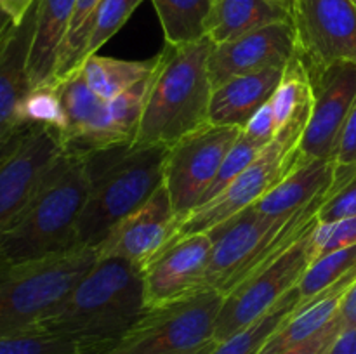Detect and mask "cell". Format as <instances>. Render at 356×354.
<instances>
[{
    "label": "cell",
    "mask_w": 356,
    "mask_h": 354,
    "mask_svg": "<svg viewBox=\"0 0 356 354\" xmlns=\"http://www.w3.org/2000/svg\"><path fill=\"white\" fill-rule=\"evenodd\" d=\"M337 318H339L343 330L356 328V283L350 288V292L344 295Z\"/></svg>",
    "instance_id": "39"
},
{
    "label": "cell",
    "mask_w": 356,
    "mask_h": 354,
    "mask_svg": "<svg viewBox=\"0 0 356 354\" xmlns=\"http://www.w3.org/2000/svg\"><path fill=\"white\" fill-rule=\"evenodd\" d=\"M275 132H277V125H275L273 106H271L270 99L249 118L245 127L242 128V134L252 142H256V144L266 148L275 139Z\"/></svg>",
    "instance_id": "36"
},
{
    "label": "cell",
    "mask_w": 356,
    "mask_h": 354,
    "mask_svg": "<svg viewBox=\"0 0 356 354\" xmlns=\"http://www.w3.org/2000/svg\"><path fill=\"white\" fill-rule=\"evenodd\" d=\"M17 125L23 128H51L58 132L63 139V135L68 130V120H66L65 108H63L54 83L33 87L24 96L17 108Z\"/></svg>",
    "instance_id": "26"
},
{
    "label": "cell",
    "mask_w": 356,
    "mask_h": 354,
    "mask_svg": "<svg viewBox=\"0 0 356 354\" xmlns=\"http://www.w3.org/2000/svg\"><path fill=\"white\" fill-rule=\"evenodd\" d=\"M355 2H356V0H355Z\"/></svg>",
    "instance_id": "47"
},
{
    "label": "cell",
    "mask_w": 356,
    "mask_h": 354,
    "mask_svg": "<svg viewBox=\"0 0 356 354\" xmlns=\"http://www.w3.org/2000/svg\"><path fill=\"white\" fill-rule=\"evenodd\" d=\"M145 311L143 269L124 259L97 257L86 276L38 323L35 332L113 346Z\"/></svg>",
    "instance_id": "1"
},
{
    "label": "cell",
    "mask_w": 356,
    "mask_h": 354,
    "mask_svg": "<svg viewBox=\"0 0 356 354\" xmlns=\"http://www.w3.org/2000/svg\"><path fill=\"white\" fill-rule=\"evenodd\" d=\"M271 106L277 125L275 139L298 149L313 108L312 78L299 54L285 68L271 97Z\"/></svg>",
    "instance_id": "21"
},
{
    "label": "cell",
    "mask_w": 356,
    "mask_h": 354,
    "mask_svg": "<svg viewBox=\"0 0 356 354\" xmlns=\"http://www.w3.org/2000/svg\"><path fill=\"white\" fill-rule=\"evenodd\" d=\"M165 44L170 47L207 38V23L214 0H152Z\"/></svg>",
    "instance_id": "24"
},
{
    "label": "cell",
    "mask_w": 356,
    "mask_h": 354,
    "mask_svg": "<svg viewBox=\"0 0 356 354\" xmlns=\"http://www.w3.org/2000/svg\"><path fill=\"white\" fill-rule=\"evenodd\" d=\"M306 229L271 260L243 278L225 295L214 330L216 342L229 339L266 314L282 297L296 288L315 260L313 229Z\"/></svg>",
    "instance_id": "8"
},
{
    "label": "cell",
    "mask_w": 356,
    "mask_h": 354,
    "mask_svg": "<svg viewBox=\"0 0 356 354\" xmlns=\"http://www.w3.org/2000/svg\"><path fill=\"white\" fill-rule=\"evenodd\" d=\"M103 344H86L47 332H23L0 337V354H79Z\"/></svg>",
    "instance_id": "30"
},
{
    "label": "cell",
    "mask_w": 356,
    "mask_h": 354,
    "mask_svg": "<svg viewBox=\"0 0 356 354\" xmlns=\"http://www.w3.org/2000/svg\"><path fill=\"white\" fill-rule=\"evenodd\" d=\"M21 137H23V135H21ZM7 153H9V151H7ZM7 153H6V155H7ZM6 155H2V156H0V160H2V158H3V156H6Z\"/></svg>",
    "instance_id": "46"
},
{
    "label": "cell",
    "mask_w": 356,
    "mask_h": 354,
    "mask_svg": "<svg viewBox=\"0 0 356 354\" xmlns=\"http://www.w3.org/2000/svg\"><path fill=\"white\" fill-rule=\"evenodd\" d=\"M63 151L58 132L30 127L0 160V233L23 212Z\"/></svg>",
    "instance_id": "13"
},
{
    "label": "cell",
    "mask_w": 356,
    "mask_h": 354,
    "mask_svg": "<svg viewBox=\"0 0 356 354\" xmlns=\"http://www.w3.org/2000/svg\"><path fill=\"white\" fill-rule=\"evenodd\" d=\"M212 252L209 233L170 243L143 267L146 309L162 307L191 297L204 288V276Z\"/></svg>",
    "instance_id": "15"
},
{
    "label": "cell",
    "mask_w": 356,
    "mask_h": 354,
    "mask_svg": "<svg viewBox=\"0 0 356 354\" xmlns=\"http://www.w3.org/2000/svg\"><path fill=\"white\" fill-rule=\"evenodd\" d=\"M332 163H334V184L343 183L351 172L356 170V101L351 108L350 115H348L346 121L343 125L339 139H337L336 149L332 153Z\"/></svg>",
    "instance_id": "35"
},
{
    "label": "cell",
    "mask_w": 356,
    "mask_h": 354,
    "mask_svg": "<svg viewBox=\"0 0 356 354\" xmlns=\"http://www.w3.org/2000/svg\"><path fill=\"white\" fill-rule=\"evenodd\" d=\"M148 83L149 78L131 87V89L124 90L117 97L108 101V110H110L113 128L117 132L118 139L125 142V144H131L136 135V130H138L139 118H141L143 106H145L146 92H148Z\"/></svg>",
    "instance_id": "31"
},
{
    "label": "cell",
    "mask_w": 356,
    "mask_h": 354,
    "mask_svg": "<svg viewBox=\"0 0 356 354\" xmlns=\"http://www.w3.org/2000/svg\"><path fill=\"white\" fill-rule=\"evenodd\" d=\"M165 146L118 144L89 153V193L73 248H97L108 233L138 210L163 184Z\"/></svg>",
    "instance_id": "4"
},
{
    "label": "cell",
    "mask_w": 356,
    "mask_h": 354,
    "mask_svg": "<svg viewBox=\"0 0 356 354\" xmlns=\"http://www.w3.org/2000/svg\"><path fill=\"white\" fill-rule=\"evenodd\" d=\"M111 347V344H103V346H92L89 349L80 351L79 354H104Z\"/></svg>",
    "instance_id": "44"
},
{
    "label": "cell",
    "mask_w": 356,
    "mask_h": 354,
    "mask_svg": "<svg viewBox=\"0 0 356 354\" xmlns=\"http://www.w3.org/2000/svg\"><path fill=\"white\" fill-rule=\"evenodd\" d=\"M312 117L299 141L296 163L330 160L343 125L356 101V62L337 61L312 68Z\"/></svg>",
    "instance_id": "11"
},
{
    "label": "cell",
    "mask_w": 356,
    "mask_h": 354,
    "mask_svg": "<svg viewBox=\"0 0 356 354\" xmlns=\"http://www.w3.org/2000/svg\"><path fill=\"white\" fill-rule=\"evenodd\" d=\"M298 54L299 40L294 21H280L212 45L209 76L212 87H218L233 76L270 68L285 69Z\"/></svg>",
    "instance_id": "14"
},
{
    "label": "cell",
    "mask_w": 356,
    "mask_h": 354,
    "mask_svg": "<svg viewBox=\"0 0 356 354\" xmlns=\"http://www.w3.org/2000/svg\"><path fill=\"white\" fill-rule=\"evenodd\" d=\"M306 68L356 62L355 0H299L292 12Z\"/></svg>",
    "instance_id": "12"
},
{
    "label": "cell",
    "mask_w": 356,
    "mask_h": 354,
    "mask_svg": "<svg viewBox=\"0 0 356 354\" xmlns=\"http://www.w3.org/2000/svg\"><path fill=\"white\" fill-rule=\"evenodd\" d=\"M159 54L152 59H129L104 58V56H90L83 61L80 73L87 85L104 101H111L124 90L145 82L155 71Z\"/></svg>",
    "instance_id": "23"
},
{
    "label": "cell",
    "mask_w": 356,
    "mask_h": 354,
    "mask_svg": "<svg viewBox=\"0 0 356 354\" xmlns=\"http://www.w3.org/2000/svg\"><path fill=\"white\" fill-rule=\"evenodd\" d=\"M291 19L292 12L284 0H214L207 38L221 44L268 24Z\"/></svg>",
    "instance_id": "22"
},
{
    "label": "cell",
    "mask_w": 356,
    "mask_h": 354,
    "mask_svg": "<svg viewBox=\"0 0 356 354\" xmlns=\"http://www.w3.org/2000/svg\"><path fill=\"white\" fill-rule=\"evenodd\" d=\"M334 184L332 160H312L296 163L261 200L257 212L270 217H289L329 196Z\"/></svg>",
    "instance_id": "17"
},
{
    "label": "cell",
    "mask_w": 356,
    "mask_h": 354,
    "mask_svg": "<svg viewBox=\"0 0 356 354\" xmlns=\"http://www.w3.org/2000/svg\"><path fill=\"white\" fill-rule=\"evenodd\" d=\"M285 69L270 68L263 71L233 76L212 89L209 124L243 128L249 118L273 97Z\"/></svg>",
    "instance_id": "19"
},
{
    "label": "cell",
    "mask_w": 356,
    "mask_h": 354,
    "mask_svg": "<svg viewBox=\"0 0 356 354\" xmlns=\"http://www.w3.org/2000/svg\"><path fill=\"white\" fill-rule=\"evenodd\" d=\"M284 2L289 6L291 12H294V9H296V6H298V3H299V0H284Z\"/></svg>",
    "instance_id": "45"
},
{
    "label": "cell",
    "mask_w": 356,
    "mask_h": 354,
    "mask_svg": "<svg viewBox=\"0 0 356 354\" xmlns=\"http://www.w3.org/2000/svg\"><path fill=\"white\" fill-rule=\"evenodd\" d=\"M214 42L163 47L149 76L145 106L131 144L170 148L209 124L212 82L209 56Z\"/></svg>",
    "instance_id": "3"
},
{
    "label": "cell",
    "mask_w": 356,
    "mask_h": 354,
    "mask_svg": "<svg viewBox=\"0 0 356 354\" xmlns=\"http://www.w3.org/2000/svg\"><path fill=\"white\" fill-rule=\"evenodd\" d=\"M341 332H343V326H341L339 318H336L329 326H325L322 332L316 333L308 342L294 347V349H291L285 354H327V351L330 349V346L339 337Z\"/></svg>",
    "instance_id": "37"
},
{
    "label": "cell",
    "mask_w": 356,
    "mask_h": 354,
    "mask_svg": "<svg viewBox=\"0 0 356 354\" xmlns=\"http://www.w3.org/2000/svg\"><path fill=\"white\" fill-rule=\"evenodd\" d=\"M37 0H0V10L13 21V24L23 23L26 14Z\"/></svg>",
    "instance_id": "38"
},
{
    "label": "cell",
    "mask_w": 356,
    "mask_h": 354,
    "mask_svg": "<svg viewBox=\"0 0 356 354\" xmlns=\"http://www.w3.org/2000/svg\"><path fill=\"white\" fill-rule=\"evenodd\" d=\"M214 346H216V340H211V342L204 344V346L197 347V349L186 351V353H181V354H211L212 349H214Z\"/></svg>",
    "instance_id": "43"
},
{
    "label": "cell",
    "mask_w": 356,
    "mask_h": 354,
    "mask_svg": "<svg viewBox=\"0 0 356 354\" xmlns=\"http://www.w3.org/2000/svg\"><path fill=\"white\" fill-rule=\"evenodd\" d=\"M356 243V215L334 222H316L313 229V253L315 259L343 246Z\"/></svg>",
    "instance_id": "33"
},
{
    "label": "cell",
    "mask_w": 356,
    "mask_h": 354,
    "mask_svg": "<svg viewBox=\"0 0 356 354\" xmlns=\"http://www.w3.org/2000/svg\"><path fill=\"white\" fill-rule=\"evenodd\" d=\"M327 354H356V328L343 330Z\"/></svg>",
    "instance_id": "40"
},
{
    "label": "cell",
    "mask_w": 356,
    "mask_h": 354,
    "mask_svg": "<svg viewBox=\"0 0 356 354\" xmlns=\"http://www.w3.org/2000/svg\"><path fill=\"white\" fill-rule=\"evenodd\" d=\"M323 201L278 219L261 214L252 205L211 229L212 252L204 276V288L228 294L243 278L259 269L306 229L316 224V214Z\"/></svg>",
    "instance_id": "5"
},
{
    "label": "cell",
    "mask_w": 356,
    "mask_h": 354,
    "mask_svg": "<svg viewBox=\"0 0 356 354\" xmlns=\"http://www.w3.org/2000/svg\"><path fill=\"white\" fill-rule=\"evenodd\" d=\"M37 2L23 19L13 24L0 42V127L19 130L17 108L31 90L28 76V56L35 26Z\"/></svg>",
    "instance_id": "18"
},
{
    "label": "cell",
    "mask_w": 356,
    "mask_h": 354,
    "mask_svg": "<svg viewBox=\"0 0 356 354\" xmlns=\"http://www.w3.org/2000/svg\"><path fill=\"white\" fill-rule=\"evenodd\" d=\"M96 260V248H72L0 267V337L35 332Z\"/></svg>",
    "instance_id": "6"
},
{
    "label": "cell",
    "mask_w": 356,
    "mask_h": 354,
    "mask_svg": "<svg viewBox=\"0 0 356 354\" xmlns=\"http://www.w3.org/2000/svg\"><path fill=\"white\" fill-rule=\"evenodd\" d=\"M225 295L216 290L162 307L146 309L131 330L104 354H181L214 340Z\"/></svg>",
    "instance_id": "7"
},
{
    "label": "cell",
    "mask_w": 356,
    "mask_h": 354,
    "mask_svg": "<svg viewBox=\"0 0 356 354\" xmlns=\"http://www.w3.org/2000/svg\"><path fill=\"white\" fill-rule=\"evenodd\" d=\"M356 215V170L332 187L318 208V222H334Z\"/></svg>",
    "instance_id": "34"
},
{
    "label": "cell",
    "mask_w": 356,
    "mask_h": 354,
    "mask_svg": "<svg viewBox=\"0 0 356 354\" xmlns=\"http://www.w3.org/2000/svg\"><path fill=\"white\" fill-rule=\"evenodd\" d=\"M296 153H298L296 148L273 139L259 153V156L218 196L193 208L186 217L177 221L170 243L198 233H209L245 208L252 207L282 177L287 176L289 170L294 167Z\"/></svg>",
    "instance_id": "10"
},
{
    "label": "cell",
    "mask_w": 356,
    "mask_h": 354,
    "mask_svg": "<svg viewBox=\"0 0 356 354\" xmlns=\"http://www.w3.org/2000/svg\"><path fill=\"white\" fill-rule=\"evenodd\" d=\"M299 305H301V295L296 287L252 325L240 330L222 342H216L211 354H259L268 339L298 311Z\"/></svg>",
    "instance_id": "25"
},
{
    "label": "cell",
    "mask_w": 356,
    "mask_h": 354,
    "mask_svg": "<svg viewBox=\"0 0 356 354\" xmlns=\"http://www.w3.org/2000/svg\"><path fill=\"white\" fill-rule=\"evenodd\" d=\"M177 217L165 186H160L145 205L118 222L97 246V257H115L146 266L172 239Z\"/></svg>",
    "instance_id": "16"
},
{
    "label": "cell",
    "mask_w": 356,
    "mask_h": 354,
    "mask_svg": "<svg viewBox=\"0 0 356 354\" xmlns=\"http://www.w3.org/2000/svg\"><path fill=\"white\" fill-rule=\"evenodd\" d=\"M242 134L238 127L207 124L167 149L163 186L177 221L204 201L222 160Z\"/></svg>",
    "instance_id": "9"
},
{
    "label": "cell",
    "mask_w": 356,
    "mask_h": 354,
    "mask_svg": "<svg viewBox=\"0 0 356 354\" xmlns=\"http://www.w3.org/2000/svg\"><path fill=\"white\" fill-rule=\"evenodd\" d=\"M145 0H101L96 12L92 14L87 30V40L82 52V65L87 58L97 54L101 47L110 40L113 35L120 31Z\"/></svg>",
    "instance_id": "28"
},
{
    "label": "cell",
    "mask_w": 356,
    "mask_h": 354,
    "mask_svg": "<svg viewBox=\"0 0 356 354\" xmlns=\"http://www.w3.org/2000/svg\"><path fill=\"white\" fill-rule=\"evenodd\" d=\"M263 149H264L263 146L256 144V142L247 139L243 134H240V137L236 139L233 148L229 149L228 155H226L225 160H222L221 167H219L218 170V176H216V179L212 180L211 187H209L207 193H205L204 201H202V203H205V201L218 196V194L221 193V191L225 189L232 180H235L236 177H238L240 174H242L243 170H245L247 167H249L250 163L259 156V153L263 151ZM200 205H198V207H200Z\"/></svg>",
    "instance_id": "32"
},
{
    "label": "cell",
    "mask_w": 356,
    "mask_h": 354,
    "mask_svg": "<svg viewBox=\"0 0 356 354\" xmlns=\"http://www.w3.org/2000/svg\"><path fill=\"white\" fill-rule=\"evenodd\" d=\"M75 0H37L35 26L28 56V76L33 87L54 83L59 54L68 35Z\"/></svg>",
    "instance_id": "20"
},
{
    "label": "cell",
    "mask_w": 356,
    "mask_h": 354,
    "mask_svg": "<svg viewBox=\"0 0 356 354\" xmlns=\"http://www.w3.org/2000/svg\"><path fill=\"white\" fill-rule=\"evenodd\" d=\"M10 26H13V21L0 10V42L3 40V37H6V33L9 31Z\"/></svg>",
    "instance_id": "42"
},
{
    "label": "cell",
    "mask_w": 356,
    "mask_h": 354,
    "mask_svg": "<svg viewBox=\"0 0 356 354\" xmlns=\"http://www.w3.org/2000/svg\"><path fill=\"white\" fill-rule=\"evenodd\" d=\"M28 128H19V130H7V128L0 127V156L6 155L7 151H10V149L16 146V142L21 139V135H23Z\"/></svg>",
    "instance_id": "41"
},
{
    "label": "cell",
    "mask_w": 356,
    "mask_h": 354,
    "mask_svg": "<svg viewBox=\"0 0 356 354\" xmlns=\"http://www.w3.org/2000/svg\"><path fill=\"white\" fill-rule=\"evenodd\" d=\"M353 269H356V243L315 259L298 285L301 304L312 301Z\"/></svg>",
    "instance_id": "27"
},
{
    "label": "cell",
    "mask_w": 356,
    "mask_h": 354,
    "mask_svg": "<svg viewBox=\"0 0 356 354\" xmlns=\"http://www.w3.org/2000/svg\"><path fill=\"white\" fill-rule=\"evenodd\" d=\"M99 3L101 0H75L68 35H66L61 54H59L54 82L82 68V52L87 40V30H89L90 17L96 12Z\"/></svg>",
    "instance_id": "29"
},
{
    "label": "cell",
    "mask_w": 356,
    "mask_h": 354,
    "mask_svg": "<svg viewBox=\"0 0 356 354\" xmlns=\"http://www.w3.org/2000/svg\"><path fill=\"white\" fill-rule=\"evenodd\" d=\"M87 193V156L63 151L23 212L0 233V267L72 250Z\"/></svg>",
    "instance_id": "2"
}]
</instances>
